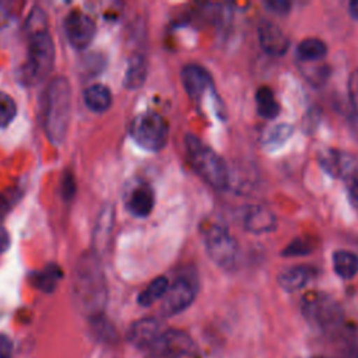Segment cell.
I'll list each match as a JSON object with an SVG mask.
<instances>
[{
  "label": "cell",
  "mask_w": 358,
  "mask_h": 358,
  "mask_svg": "<svg viewBox=\"0 0 358 358\" xmlns=\"http://www.w3.org/2000/svg\"><path fill=\"white\" fill-rule=\"evenodd\" d=\"M242 225L253 234L271 232L275 228V215L263 206H249L242 213Z\"/></svg>",
  "instance_id": "9a60e30c"
},
{
  "label": "cell",
  "mask_w": 358,
  "mask_h": 358,
  "mask_svg": "<svg viewBox=\"0 0 358 358\" xmlns=\"http://www.w3.org/2000/svg\"><path fill=\"white\" fill-rule=\"evenodd\" d=\"M256 106H257V112L260 116H263L264 119H274L278 116L280 113V105L275 101L274 92L263 85L256 91Z\"/></svg>",
  "instance_id": "d4e9b609"
},
{
  "label": "cell",
  "mask_w": 358,
  "mask_h": 358,
  "mask_svg": "<svg viewBox=\"0 0 358 358\" xmlns=\"http://www.w3.org/2000/svg\"><path fill=\"white\" fill-rule=\"evenodd\" d=\"M13 357V341L8 336L0 334V358Z\"/></svg>",
  "instance_id": "e575fe53"
},
{
  "label": "cell",
  "mask_w": 358,
  "mask_h": 358,
  "mask_svg": "<svg viewBox=\"0 0 358 358\" xmlns=\"http://www.w3.org/2000/svg\"><path fill=\"white\" fill-rule=\"evenodd\" d=\"M27 29L29 31L31 35L46 29V17H45V13L39 7H36L31 11V14L27 20Z\"/></svg>",
  "instance_id": "f546056e"
},
{
  "label": "cell",
  "mask_w": 358,
  "mask_h": 358,
  "mask_svg": "<svg viewBox=\"0 0 358 358\" xmlns=\"http://www.w3.org/2000/svg\"><path fill=\"white\" fill-rule=\"evenodd\" d=\"M317 161L322 169L336 179L345 180L352 172L358 169L355 158L337 148H326L320 151Z\"/></svg>",
  "instance_id": "7c38bea8"
},
{
  "label": "cell",
  "mask_w": 358,
  "mask_h": 358,
  "mask_svg": "<svg viewBox=\"0 0 358 358\" xmlns=\"http://www.w3.org/2000/svg\"><path fill=\"white\" fill-rule=\"evenodd\" d=\"M345 187H347L348 200L352 208L358 213V169L345 179Z\"/></svg>",
  "instance_id": "4dcf8cb0"
},
{
  "label": "cell",
  "mask_w": 358,
  "mask_h": 358,
  "mask_svg": "<svg viewBox=\"0 0 358 358\" xmlns=\"http://www.w3.org/2000/svg\"><path fill=\"white\" fill-rule=\"evenodd\" d=\"M294 133V126L289 123H278L271 127L263 138V145L270 150H275L285 144Z\"/></svg>",
  "instance_id": "484cf974"
},
{
  "label": "cell",
  "mask_w": 358,
  "mask_h": 358,
  "mask_svg": "<svg viewBox=\"0 0 358 358\" xmlns=\"http://www.w3.org/2000/svg\"><path fill=\"white\" fill-rule=\"evenodd\" d=\"M62 194L64 200H71L76 194V180L70 172H67L62 182Z\"/></svg>",
  "instance_id": "d6a6232c"
},
{
  "label": "cell",
  "mask_w": 358,
  "mask_h": 358,
  "mask_svg": "<svg viewBox=\"0 0 358 358\" xmlns=\"http://www.w3.org/2000/svg\"><path fill=\"white\" fill-rule=\"evenodd\" d=\"M257 38L262 49L270 56L280 57L289 48L288 36L282 32V29L277 24L268 20H264L259 24Z\"/></svg>",
  "instance_id": "5bb4252c"
},
{
  "label": "cell",
  "mask_w": 358,
  "mask_h": 358,
  "mask_svg": "<svg viewBox=\"0 0 358 358\" xmlns=\"http://www.w3.org/2000/svg\"><path fill=\"white\" fill-rule=\"evenodd\" d=\"M169 136V126L164 116L155 112L137 115L130 124V137L147 151H159L165 147Z\"/></svg>",
  "instance_id": "5b68a950"
},
{
  "label": "cell",
  "mask_w": 358,
  "mask_h": 358,
  "mask_svg": "<svg viewBox=\"0 0 358 358\" xmlns=\"http://www.w3.org/2000/svg\"><path fill=\"white\" fill-rule=\"evenodd\" d=\"M302 313L309 324L330 331L336 329L343 319V312L336 299L324 292H309L302 298Z\"/></svg>",
  "instance_id": "8992f818"
},
{
  "label": "cell",
  "mask_w": 358,
  "mask_h": 358,
  "mask_svg": "<svg viewBox=\"0 0 358 358\" xmlns=\"http://www.w3.org/2000/svg\"><path fill=\"white\" fill-rule=\"evenodd\" d=\"M71 115V85L64 76L52 78L43 94V129L52 144L60 145Z\"/></svg>",
  "instance_id": "7a4b0ae2"
},
{
  "label": "cell",
  "mask_w": 358,
  "mask_h": 358,
  "mask_svg": "<svg viewBox=\"0 0 358 358\" xmlns=\"http://www.w3.org/2000/svg\"><path fill=\"white\" fill-rule=\"evenodd\" d=\"M183 141L194 172L211 187L225 190L229 185V173L225 161L194 134H186Z\"/></svg>",
  "instance_id": "3957f363"
},
{
  "label": "cell",
  "mask_w": 358,
  "mask_h": 358,
  "mask_svg": "<svg viewBox=\"0 0 358 358\" xmlns=\"http://www.w3.org/2000/svg\"><path fill=\"white\" fill-rule=\"evenodd\" d=\"M14 190H11L8 194L7 193H1L0 194V213H6L10 207H11V201H17L18 200V196L17 197H13L14 196Z\"/></svg>",
  "instance_id": "d590c367"
},
{
  "label": "cell",
  "mask_w": 358,
  "mask_h": 358,
  "mask_svg": "<svg viewBox=\"0 0 358 358\" xmlns=\"http://www.w3.org/2000/svg\"><path fill=\"white\" fill-rule=\"evenodd\" d=\"M315 249V243L309 238H295L282 250L284 256H303Z\"/></svg>",
  "instance_id": "83f0119b"
},
{
  "label": "cell",
  "mask_w": 358,
  "mask_h": 358,
  "mask_svg": "<svg viewBox=\"0 0 358 358\" xmlns=\"http://www.w3.org/2000/svg\"><path fill=\"white\" fill-rule=\"evenodd\" d=\"M197 295V285L193 280L187 277L176 278L168 288L162 298L161 312L165 316L179 315L186 310L194 301Z\"/></svg>",
  "instance_id": "30bf717a"
},
{
  "label": "cell",
  "mask_w": 358,
  "mask_h": 358,
  "mask_svg": "<svg viewBox=\"0 0 358 358\" xmlns=\"http://www.w3.org/2000/svg\"><path fill=\"white\" fill-rule=\"evenodd\" d=\"M113 206L105 204L96 218L94 232H92V252L99 256L102 255L109 245L112 228H113Z\"/></svg>",
  "instance_id": "2e32d148"
},
{
  "label": "cell",
  "mask_w": 358,
  "mask_h": 358,
  "mask_svg": "<svg viewBox=\"0 0 358 358\" xmlns=\"http://www.w3.org/2000/svg\"><path fill=\"white\" fill-rule=\"evenodd\" d=\"M305 77L313 85H320L327 80L329 69H327V66H310L309 69H306Z\"/></svg>",
  "instance_id": "1f68e13d"
},
{
  "label": "cell",
  "mask_w": 358,
  "mask_h": 358,
  "mask_svg": "<svg viewBox=\"0 0 358 358\" xmlns=\"http://www.w3.org/2000/svg\"><path fill=\"white\" fill-rule=\"evenodd\" d=\"M162 333L161 320L157 317H143L129 327L127 341L137 348H151Z\"/></svg>",
  "instance_id": "4fadbf2b"
},
{
  "label": "cell",
  "mask_w": 358,
  "mask_h": 358,
  "mask_svg": "<svg viewBox=\"0 0 358 358\" xmlns=\"http://www.w3.org/2000/svg\"><path fill=\"white\" fill-rule=\"evenodd\" d=\"M313 273H315L313 268L309 267V266H305V264L292 266V267L284 268L278 274L277 281H278V285L284 291L294 292V291H298V289L303 288L309 282V280L312 278Z\"/></svg>",
  "instance_id": "ac0fdd59"
},
{
  "label": "cell",
  "mask_w": 358,
  "mask_h": 358,
  "mask_svg": "<svg viewBox=\"0 0 358 358\" xmlns=\"http://www.w3.org/2000/svg\"><path fill=\"white\" fill-rule=\"evenodd\" d=\"M63 27L69 43L77 50L87 49L96 34V25L92 17L78 10H73L66 15Z\"/></svg>",
  "instance_id": "9c48e42d"
},
{
  "label": "cell",
  "mask_w": 358,
  "mask_h": 358,
  "mask_svg": "<svg viewBox=\"0 0 358 358\" xmlns=\"http://www.w3.org/2000/svg\"><path fill=\"white\" fill-rule=\"evenodd\" d=\"M348 98L352 106L354 127L358 130V69H355L348 78Z\"/></svg>",
  "instance_id": "f1b7e54d"
},
{
  "label": "cell",
  "mask_w": 358,
  "mask_h": 358,
  "mask_svg": "<svg viewBox=\"0 0 358 358\" xmlns=\"http://www.w3.org/2000/svg\"><path fill=\"white\" fill-rule=\"evenodd\" d=\"M169 288V281L166 277L159 275L157 278H154L140 294L137 298L138 305L141 306H150L152 303H155L157 301L162 299L164 295L166 294Z\"/></svg>",
  "instance_id": "cb8c5ba5"
},
{
  "label": "cell",
  "mask_w": 358,
  "mask_h": 358,
  "mask_svg": "<svg viewBox=\"0 0 358 358\" xmlns=\"http://www.w3.org/2000/svg\"><path fill=\"white\" fill-rule=\"evenodd\" d=\"M84 103L85 106L95 112V113H101V112H105L110 108L112 105V94H110V90L103 85V84H92L90 87L85 88L84 91Z\"/></svg>",
  "instance_id": "d6986e66"
},
{
  "label": "cell",
  "mask_w": 358,
  "mask_h": 358,
  "mask_svg": "<svg viewBox=\"0 0 358 358\" xmlns=\"http://www.w3.org/2000/svg\"><path fill=\"white\" fill-rule=\"evenodd\" d=\"M185 91L194 102H201L207 94L215 95L211 74L200 64H186L180 71Z\"/></svg>",
  "instance_id": "8fae6325"
},
{
  "label": "cell",
  "mask_w": 358,
  "mask_h": 358,
  "mask_svg": "<svg viewBox=\"0 0 358 358\" xmlns=\"http://www.w3.org/2000/svg\"><path fill=\"white\" fill-rule=\"evenodd\" d=\"M157 358H201L196 341L183 330H164L151 347Z\"/></svg>",
  "instance_id": "ba28073f"
},
{
  "label": "cell",
  "mask_w": 358,
  "mask_h": 358,
  "mask_svg": "<svg viewBox=\"0 0 358 358\" xmlns=\"http://www.w3.org/2000/svg\"><path fill=\"white\" fill-rule=\"evenodd\" d=\"M327 55L326 43L319 38H305L298 43L296 56L301 62H317Z\"/></svg>",
  "instance_id": "603a6c76"
},
{
  "label": "cell",
  "mask_w": 358,
  "mask_h": 358,
  "mask_svg": "<svg viewBox=\"0 0 358 358\" xmlns=\"http://www.w3.org/2000/svg\"><path fill=\"white\" fill-rule=\"evenodd\" d=\"M73 298L80 312L90 317L102 315L108 289L99 256L92 250L84 252L77 260L73 274Z\"/></svg>",
  "instance_id": "6da1fadb"
},
{
  "label": "cell",
  "mask_w": 358,
  "mask_h": 358,
  "mask_svg": "<svg viewBox=\"0 0 358 358\" xmlns=\"http://www.w3.org/2000/svg\"><path fill=\"white\" fill-rule=\"evenodd\" d=\"M55 64V45L50 34L43 29L31 35L28 57L22 67V74L31 84L42 81L52 71Z\"/></svg>",
  "instance_id": "277c9868"
},
{
  "label": "cell",
  "mask_w": 358,
  "mask_h": 358,
  "mask_svg": "<svg viewBox=\"0 0 358 358\" xmlns=\"http://www.w3.org/2000/svg\"><path fill=\"white\" fill-rule=\"evenodd\" d=\"M348 13L350 15L358 21V0H352L348 4Z\"/></svg>",
  "instance_id": "74e56055"
},
{
  "label": "cell",
  "mask_w": 358,
  "mask_h": 358,
  "mask_svg": "<svg viewBox=\"0 0 358 358\" xmlns=\"http://www.w3.org/2000/svg\"><path fill=\"white\" fill-rule=\"evenodd\" d=\"M266 6L275 14H280V15H284L289 11L291 8V3L287 1V0H267L266 1Z\"/></svg>",
  "instance_id": "836d02e7"
},
{
  "label": "cell",
  "mask_w": 358,
  "mask_h": 358,
  "mask_svg": "<svg viewBox=\"0 0 358 358\" xmlns=\"http://www.w3.org/2000/svg\"><path fill=\"white\" fill-rule=\"evenodd\" d=\"M154 204L155 196L151 186L140 185L130 193L127 200V210L131 215L137 218H144L151 214Z\"/></svg>",
  "instance_id": "e0dca14e"
},
{
  "label": "cell",
  "mask_w": 358,
  "mask_h": 358,
  "mask_svg": "<svg viewBox=\"0 0 358 358\" xmlns=\"http://www.w3.org/2000/svg\"><path fill=\"white\" fill-rule=\"evenodd\" d=\"M62 278V270L57 264L50 263L45 266L41 271L34 273L32 275V284L41 289L42 292H53Z\"/></svg>",
  "instance_id": "7402d4cb"
},
{
  "label": "cell",
  "mask_w": 358,
  "mask_h": 358,
  "mask_svg": "<svg viewBox=\"0 0 358 358\" xmlns=\"http://www.w3.org/2000/svg\"><path fill=\"white\" fill-rule=\"evenodd\" d=\"M10 243H11L10 234L7 232L6 228L0 227V255L4 253L10 248Z\"/></svg>",
  "instance_id": "8d00e7d4"
},
{
  "label": "cell",
  "mask_w": 358,
  "mask_h": 358,
  "mask_svg": "<svg viewBox=\"0 0 358 358\" xmlns=\"http://www.w3.org/2000/svg\"><path fill=\"white\" fill-rule=\"evenodd\" d=\"M206 252L210 259L225 270H234L238 264L239 248L236 239L222 225H210L204 231Z\"/></svg>",
  "instance_id": "52a82bcc"
},
{
  "label": "cell",
  "mask_w": 358,
  "mask_h": 358,
  "mask_svg": "<svg viewBox=\"0 0 358 358\" xmlns=\"http://www.w3.org/2000/svg\"><path fill=\"white\" fill-rule=\"evenodd\" d=\"M334 273L343 280H351L358 273V255L351 250L338 249L331 257Z\"/></svg>",
  "instance_id": "44dd1931"
},
{
  "label": "cell",
  "mask_w": 358,
  "mask_h": 358,
  "mask_svg": "<svg viewBox=\"0 0 358 358\" xmlns=\"http://www.w3.org/2000/svg\"><path fill=\"white\" fill-rule=\"evenodd\" d=\"M147 77V59L143 55H133L126 67L123 85L127 90H137L140 88Z\"/></svg>",
  "instance_id": "ffe728a7"
},
{
  "label": "cell",
  "mask_w": 358,
  "mask_h": 358,
  "mask_svg": "<svg viewBox=\"0 0 358 358\" xmlns=\"http://www.w3.org/2000/svg\"><path fill=\"white\" fill-rule=\"evenodd\" d=\"M15 115L17 105L14 99L8 94L0 91V127H6L8 123H11Z\"/></svg>",
  "instance_id": "4316f807"
}]
</instances>
